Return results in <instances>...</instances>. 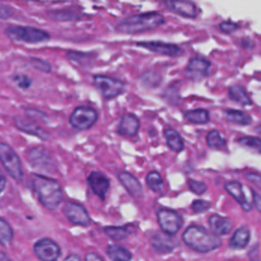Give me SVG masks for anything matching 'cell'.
<instances>
[{
	"mask_svg": "<svg viewBox=\"0 0 261 261\" xmlns=\"http://www.w3.org/2000/svg\"><path fill=\"white\" fill-rule=\"evenodd\" d=\"M32 185L39 202L45 208L55 210L63 201V192L57 180L42 174H34Z\"/></svg>",
	"mask_w": 261,
	"mask_h": 261,
	"instance_id": "obj_1",
	"label": "cell"
},
{
	"mask_svg": "<svg viewBox=\"0 0 261 261\" xmlns=\"http://www.w3.org/2000/svg\"><path fill=\"white\" fill-rule=\"evenodd\" d=\"M164 22L165 18L159 12H143L121 19L116 24L115 30L122 34H140L146 31L154 30Z\"/></svg>",
	"mask_w": 261,
	"mask_h": 261,
	"instance_id": "obj_2",
	"label": "cell"
},
{
	"mask_svg": "<svg viewBox=\"0 0 261 261\" xmlns=\"http://www.w3.org/2000/svg\"><path fill=\"white\" fill-rule=\"evenodd\" d=\"M181 238L188 247L199 253H208L221 246V241L218 237L208 231L205 227L196 224L188 226Z\"/></svg>",
	"mask_w": 261,
	"mask_h": 261,
	"instance_id": "obj_3",
	"label": "cell"
},
{
	"mask_svg": "<svg viewBox=\"0 0 261 261\" xmlns=\"http://www.w3.org/2000/svg\"><path fill=\"white\" fill-rule=\"evenodd\" d=\"M6 34L12 40L31 44L45 42L50 39V35L46 31L32 27L12 25L6 29Z\"/></svg>",
	"mask_w": 261,
	"mask_h": 261,
	"instance_id": "obj_4",
	"label": "cell"
},
{
	"mask_svg": "<svg viewBox=\"0 0 261 261\" xmlns=\"http://www.w3.org/2000/svg\"><path fill=\"white\" fill-rule=\"evenodd\" d=\"M0 161L8 174L19 181L23 177L21 162L15 151L7 144L0 142Z\"/></svg>",
	"mask_w": 261,
	"mask_h": 261,
	"instance_id": "obj_5",
	"label": "cell"
},
{
	"mask_svg": "<svg viewBox=\"0 0 261 261\" xmlns=\"http://www.w3.org/2000/svg\"><path fill=\"white\" fill-rule=\"evenodd\" d=\"M93 84L106 99H112L121 95L125 89V84L122 81L103 74L94 75Z\"/></svg>",
	"mask_w": 261,
	"mask_h": 261,
	"instance_id": "obj_6",
	"label": "cell"
},
{
	"mask_svg": "<svg viewBox=\"0 0 261 261\" xmlns=\"http://www.w3.org/2000/svg\"><path fill=\"white\" fill-rule=\"evenodd\" d=\"M97 119V111L90 106H77L69 116L71 126L79 130L89 129L93 126Z\"/></svg>",
	"mask_w": 261,
	"mask_h": 261,
	"instance_id": "obj_7",
	"label": "cell"
},
{
	"mask_svg": "<svg viewBox=\"0 0 261 261\" xmlns=\"http://www.w3.org/2000/svg\"><path fill=\"white\" fill-rule=\"evenodd\" d=\"M28 160L35 169L47 173H54L57 171V166L51 154L41 147L32 148L28 153Z\"/></svg>",
	"mask_w": 261,
	"mask_h": 261,
	"instance_id": "obj_8",
	"label": "cell"
},
{
	"mask_svg": "<svg viewBox=\"0 0 261 261\" xmlns=\"http://www.w3.org/2000/svg\"><path fill=\"white\" fill-rule=\"evenodd\" d=\"M157 219L162 232L173 236L182 225L181 216L174 210L168 208H160L157 210Z\"/></svg>",
	"mask_w": 261,
	"mask_h": 261,
	"instance_id": "obj_9",
	"label": "cell"
},
{
	"mask_svg": "<svg viewBox=\"0 0 261 261\" xmlns=\"http://www.w3.org/2000/svg\"><path fill=\"white\" fill-rule=\"evenodd\" d=\"M34 252L41 261H57L61 254L58 244L48 238L39 240L34 245Z\"/></svg>",
	"mask_w": 261,
	"mask_h": 261,
	"instance_id": "obj_10",
	"label": "cell"
},
{
	"mask_svg": "<svg viewBox=\"0 0 261 261\" xmlns=\"http://www.w3.org/2000/svg\"><path fill=\"white\" fill-rule=\"evenodd\" d=\"M62 212L65 217L75 225L88 226L91 222L88 211L81 204L74 202H65L62 208Z\"/></svg>",
	"mask_w": 261,
	"mask_h": 261,
	"instance_id": "obj_11",
	"label": "cell"
},
{
	"mask_svg": "<svg viewBox=\"0 0 261 261\" xmlns=\"http://www.w3.org/2000/svg\"><path fill=\"white\" fill-rule=\"evenodd\" d=\"M210 67L211 63L209 60L198 56L192 57L187 64L186 75L194 82H199L209 74Z\"/></svg>",
	"mask_w": 261,
	"mask_h": 261,
	"instance_id": "obj_12",
	"label": "cell"
},
{
	"mask_svg": "<svg viewBox=\"0 0 261 261\" xmlns=\"http://www.w3.org/2000/svg\"><path fill=\"white\" fill-rule=\"evenodd\" d=\"M136 45L139 47L148 49L153 53L165 55L169 57H177L184 53V50L179 46L171 43L161 42V41H144V42H138L136 43Z\"/></svg>",
	"mask_w": 261,
	"mask_h": 261,
	"instance_id": "obj_13",
	"label": "cell"
},
{
	"mask_svg": "<svg viewBox=\"0 0 261 261\" xmlns=\"http://www.w3.org/2000/svg\"><path fill=\"white\" fill-rule=\"evenodd\" d=\"M88 184L95 195L104 200L109 190L110 181L108 177L101 171H92L88 176Z\"/></svg>",
	"mask_w": 261,
	"mask_h": 261,
	"instance_id": "obj_14",
	"label": "cell"
},
{
	"mask_svg": "<svg viewBox=\"0 0 261 261\" xmlns=\"http://www.w3.org/2000/svg\"><path fill=\"white\" fill-rule=\"evenodd\" d=\"M166 7L175 14L187 18H196L198 15V7L192 1H165Z\"/></svg>",
	"mask_w": 261,
	"mask_h": 261,
	"instance_id": "obj_15",
	"label": "cell"
},
{
	"mask_svg": "<svg viewBox=\"0 0 261 261\" xmlns=\"http://www.w3.org/2000/svg\"><path fill=\"white\" fill-rule=\"evenodd\" d=\"M149 241L153 249L158 253L171 252L176 246V242L174 239L171 238V236H168L161 231H154L149 237Z\"/></svg>",
	"mask_w": 261,
	"mask_h": 261,
	"instance_id": "obj_16",
	"label": "cell"
},
{
	"mask_svg": "<svg viewBox=\"0 0 261 261\" xmlns=\"http://www.w3.org/2000/svg\"><path fill=\"white\" fill-rule=\"evenodd\" d=\"M140 128V120L133 113L124 114L116 128V133L123 137H135Z\"/></svg>",
	"mask_w": 261,
	"mask_h": 261,
	"instance_id": "obj_17",
	"label": "cell"
},
{
	"mask_svg": "<svg viewBox=\"0 0 261 261\" xmlns=\"http://www.w3.org/2000/svg\"><path fill=\"white\" fill-rule=\"evenodd\" d=\"M224 189L229 195L232 196V198L242 206V208L245 211H250L252 209V205L250 201L247 199L246 194L244 192V187L240 181H226L224 184Z\"/></svg>",
	"mask_w": 261,
	"mask_h": 261,
	"instance_id": "obj_18",
	"label": "cell"
},
{
	"mask_svg": "<svg viewBox=\"0 0 261 261\" xmlns=\"http://www.w3.org/2000/svg\"><path fill=\"white\" fill-rule=\"evenodd\" d=\"M118 179L124 187L126 192L134 198L141 197L143 195V188L139 179L129 172L121 171L118 173Z\"/></svg>",
	"mask_w": 261,
	"mask_h": 261,
	"instance_id": "obj_19",
	"label": "cell"
},
{
	"mask_svg": "<svg viewBox=\"0 0 261 261\" xmlns=\"http://www.w3.org/2000/svg\"><path fill=\"white\" fill-rule=\"evenodd\" d=\"M208 223L212 233L217 236H225L227 234L232 228V221L224 216L219 214H212L209 219Z\"/></svg>",
	"mask_w": 261,
	"mask_h": 261,
	"instance_id": "obj_20",
	"label": "cell"
},
{
	"mask_svg": "<svg viewBox=\"0 0 261 261\" xmlns=\"http://www.w3.org/2000/svg\"><path fill=\"white\" fill-rule=\"evenodd\" d=\"M14 124L17 128H19L20 130L28 133L30 135L36 136L42 140H47L49 135L42 128L40 127L37 123L27 120L24 118L21 117H14Z\"/></svg>",
	"mask_w": 261,
	"mask_h": 261,
	"instance_id": "obj_21",
	"label": "cell"
},
{
	"mask_svg": "<svg viewBox=\"0 0 261 261\" xmlns=\"http://www.w3.org/2000/svg\"><path fill=\"white\" fill-rule=\"evenodd\" d=\"M250 237V229L247 226H241L233 232L229 241V247L231 249H243L249 244Z\"/></svg>",
	"mask_w": 261,
	"mask_h": 261,
	"instance_id": "obj_22",
	"label": "cell"
},
{
	"mask_svg": "<svg viewBox=\"0 0 261 261\" xmlns=\"http://www.w3.org/2000/svg\"><path fill=\"white\" fill-rule=\"evenodd\" d=\"M228 97L231 101L242 106H248L252 104V100L250 99L245 88L240 85H233L228 89Z\"/></svg>",
	"mask_w": 261,
	"mask_h": 261,
	"instance_id": "obj_23",
	"label": "cell"
},
{
	"mask_svg": "<svg viewBox=\"0 0 261 261\" xmlns=\"http://www.w3.org/2000/svg\"><path fill=\"white\" fill-rule=\"evenodd\" d=\"M167 146L174 152H180L184 150V141L180 135L173 128H167L163 133Z\"/></svg>",
	"mask_w": 261,
	"mask_h": 261,
	"instance_id": "obj_24",
	"label": "cell"
},
{
	"mask_svg": "<svg viewBox=\"0 0 261 261\" xmlns=\"http://www.w3.org/2000/svg\"><path fill=\"white\" fill-rule=\"evenodd\" d=\"M106 254L112 261H132V253L118 245H111L106 249Z\"/></svg>",
	"mask_w": 261,
	"mask_h": 261,
	"instance_id": "obj_25",
	"label": "cell"
},
{
	"mask_svg": "<svg viewBox=\"0 0 261 261\" xmlns=\"http://www.w3.org/2000/svg\"><path fill=\"white\" fill-rule=\"evenodd\" d=\"M224 114L226 119L232 123L239 125H250L252 123V117L241 110L227 109L224 111Z\"/></svg>",
	"mask_w": 261,
	"mask_h": 261,
	"instance_id": "obj_26",
	"label": "cell"
},
{
	"mask_svg": "<svg viewBox=\"0 0 261 261\" xmlns=\"http://www.w3.org/2000/svg\"><path fill=\"white\" fill-rule=\"evenodd\" d=\"M185 117L188 121L197 123V124H203L207 123L210 119L209 112L206 109L198 108V109H192L185 112Z\"/></svg>",
	"mask_w": 261,
	"mask_h": 261,
	"instance_id": "obj_27",
	"label": "cell"
},
{
	"mask_svg": "<svg viewBox=\"0 0 261 261\" xmlns=\"http://www.w3.org/2000/svg\"><path fill=\"white\" fill-rule=\"evenodd\" d=\"M48 17H50L51 19H54V20H58V21H67V20L77 19L81 16L76 11H74L70 8H66V9H61V10L49 11Z\"/></svg>",
	"mask_w": 261,
	"mask_h": 261,
	"instance_id": "obj_28",
	"label": "cell"
},
{
	"mask_svg": "<svg viewBox=\"0 0 261 261\" xmlns=\"http://www.w3.org/2000/svg\"><path fill=\"white\" fill-rule=\"evenodd\" d=\"M146 184L148 188L155 192V193H161L163 190V180L158 171H150L146 175Z\"/></svg>",
	"mask_w": 261,
	"mask_h": 261,
	"instance_id": "obj_29",
	"label": "cell"
},
{
	"mask_svg": "<svg viewBox=\"0 0 261 261\" xmlns=\"http://www.w3.org/2000/svg\"><path fill=\"white\" fill-rule=\"evenodd\" d=\"M105 233L114 241H122L129 234L127 226H106L104 227Z\"/></svg>",
	"mask_w": 261,
	"mask_h": 261,
	"instance_id": "obj_30",
	"label": "cell"
},
{
	"mask_svg": "<svg viewBox=\"0 0 261 261\" xmlns=\"http://www.w3.org/2000/svg\"><path fill=\"white\" fill-rule=\"evenodd\" d=\"M206 142L208 146L212 149H220L225 146L226 141L225 139L220 135L219 132L213 129L210 130L206 136Z\"/></svg>",
	"mask_w": 261,
	"mask_h": 261,
	"instance_id": "obj_31",
	"label": "cell"
},
{
	"mask_svg": "<svg viewBox=\"0 0 261 261\" xmlns=\"http://www.w3.org/2000/svg\"><path fill=\"white\" fill-rule=\"evenodd\" d=\"M13 231L7 221L0 218V244L6 245L11 242Z\"/></svg>",
	"mask_w": 261,
	"mask_h": 261,
	"instance_id": "obj_32",
	"label": "cell"
},
{
	"mask_svg": "<svg viewBox=\"0 0 261 261\" xmlns=\"http://www.w3.org/2000/svg\"><path fill=\"white\" fill-rule=\"evenodd\" d=\"M237 142L244 146V147H247V148H250L252 150H255L256 152H260V145H261V142H260V139L257 138V137H250V136H247V137H242V138H239L237 140Z\"/></svg>",
	"mask_w": 261,
	"mask_h": 261,
	"instance_id": "obj_33",
	"label": "cell"
},
{
	"mask_svg": "<svg viewBox=\"0 0 261 261\" xmlns=\"http://www.w3.org/2000/svg\"><path fill=\"white\" fill-rule=\"evenodd\" d=\"M188 186L190 190L197 194V195H202L207 191V186L201 180H196V179H189L188 180Z\"/></svg>",
	"mask_w": 261,
	"mask_h": 261,
	"instance_id": "obj_34",
	"label": "cell"
},
{
	"mask_svg": "<svg viewBox=\"0 0 261 261\" xmlns=\"http://www.w3.org/2000/svg\"><path fill=\"white\" fill-rule=\"evenodd\" d=\"M66 57L72 61V62H76L80 64H84L86 62V60L90 59V54L89 53H82V52H75V51H69L66 54Z\"/></svg>",
	"mask_w": 261,
	"mask_h": 261,
	"instance_id": "obj_35",
	"label": "cell"
},
{
	"mask_svg": "<svg viewBox=\"0 0 261 261\" xmlns=\"http://www.w3.org/2000/svg\"><path fill=\"white\" fill-rule=\"evenodd\" d=\"M191 207H192V209L195 213H201V212H204V211L208 210L211 207V204L208 201L198 199V200L193 201Z\"/></svg>",
	"mask_w": 261,
	"mask_h": 261,
	"instance_id": "obj_36",
	"label": "cell"
},
{
	"mask_svg": "<svg viewBox=\"0 0 261 261\" xmlns=\"http://www.w3.org/2000/svg\"><path fill=\"white\" fill-rule=\"evenodd\" d=\"M240 28L239 23L232 22L230 20H225L219 23V29L221 32H223L224 34H232L233 32H236L238 29Z\"/></svg>",
	"mask_w": 261,
	"mask_h": 261,
	"instance_id": "obj_37",
	"label": "cell"
},
{
	"mask_svg": "<svg viewBox=\"0 0 261 261\" xmlns=\"http://www.w3.org/2000/svg\"><path fill=\"white\" fill-rule=\"evenodd\" d=\"M34 67H36L37 69L39 70H42V71H45V72H49L51 70V65L50 63H48L47 61L43 60V59H40V58H36V57H33L31 59Z\"/></svg>",
	"mask_w": 261,
	"mask_h": 261,
	"instance_id": "obj_38",
	"label": "cell"
},
{
	"mask_svg": "<svg viewBox=\"0 0 261 261\" xmlns=\"http://www.w3.org/2000/svg\"><path fill=\"white\" fill-rule=\"evenodd\" d=\"M245 177L253 184V186L257 187L258 189L260 188V174L256 173V172H247L245 173Z\"/></svg>",
	"mask_w": 261,
	"mask_h": 261,
	"instance_id": "obj_39",
	"label": "cell"
},
{
	"mask_svg": "<svg viewBox=\"0 0 261 261\" xmlns=\"http://www.w3.org/2000/svg\"><path fill=\"white\" fill-rule=\"evenodd\" d=\"M17 85L22 89H28L31 86V80L25 75H18L15 77Z\"/></svg>",
	"mask_w": 261,
	"mask_h": 261,
	"instance_id": "obj_40",
	"label": "cell"
},
{
	"mask_svg": "<svg viewBox=\"0 0 261 261\" xmlns=\"http://www.w3.org/2000/svg\"><path fill=\"white\" fill-rule=\"evenodd\" d=\"M85 260L86 261H104L97 253L95 252H89L86 254V257H85Z\"/></svg>",
	"mask_w": 261,
	"mask_h": 261,
	"instance_id": "obj_41",
	"label": "cell"
},
{
	"mask_svg": "<svg viewBox=\"0 0 261 261\" xmlns=\"http://www.w3.org/2000/svg\"><path fill=\"white\" fill-rule=\"evenodd\" d=\"M241 46L245 49H252L255 47V43L254 41H252L251 39L249 38H246V39H242L241 41Z\"/></svg>",
	"mask_w": 261,
	"mask_h": 261,
	"instance_id": "obj_42",
	"label": "cell"
},
{
	"mask_svg": "<svg viewBox=\"0 0 261 261\" xmlns=\"http://www.w3.org/2000/svg\"><path fill=\"white\" fill-rule=\"evenodd\" d=\"M251 193H252V198H253V204L255 205V207H256V209L258 210V211H260V196H259V194L258 193H256L254 190H251Z\"/></svg>",
	"mask_w": 261,
	"mask_h": 261,
	"instance_id": "obj_43",
	"label": "cell"
},
{
	"mask_svg": "<svg viewBox=\"0 0 261 261\" xmlns=\"http://www.w3.org/2000/svg\"><path fill=\"white\" fill-rule=\"evenodd\" d=\"M5 185H6V179H5V176H4V174L2 173V171L0 170V194H1V193L4 191Z\"/></svg>",
	"mask_w": 261,
	"mask_h": 261,
	"instance_id": "obj_44",
	"label": "cell"
},
{
	"mask_svg": "<svg viewBox=\"0 0 261 261\" xmlns=\"http://www.w3.org/2000/svg\"><path fill=\"white\" fill-rule=\"evenodd\" d=\"M63 261H82V260H81V258H80L79 255H76V254H70V255H68Z\"/></svg>",
	"mask_w": 261,
	"mask_h": 261,
	"instance_id": "obj_45",
	"label": "cell"
},
{
	"mask_svg": "<svg viewBox=\"0 0 261 261\" xmlns=\"http://www.w3.org/2000/svg\"><path fill=\"white\" fill-rule=\"evenodd\" d=\"M0 261H10V259L7 257L6 254L0 252Z\"/></svg>",
	"mask_w": 261,
	"mask_h": 261,
	"instance_id": "obj_46",
	"label": "cell"
}]
</instances>
